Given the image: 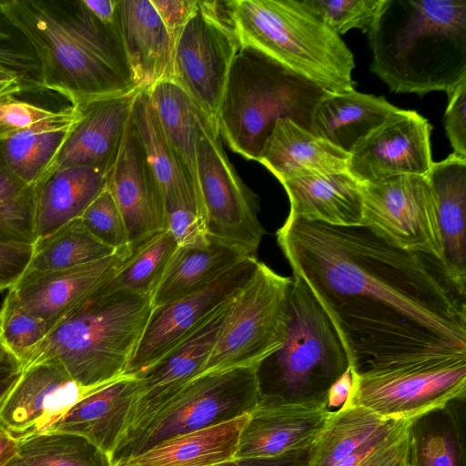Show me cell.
<instances>
[{
	"label": "cell",
	"mask_w": 466,
	"mask_h": 466,
	"mask_svg": "<svg viewBox=\"0 0 466 466\" xmlns=\"http://www.w3.org/2000/svg\"><path fill=\"white\" fill-rule=\"evenodd\" d=\"M276 235L335 328L351 374L466 360V293L438 258L366 225L288 216Z\"/></svg>",
	"instance_id": "6da1fadb"
},
{
	"label": "cell",
	"mask_w": 466,
	"mask_h": 466,
	"mask_svg": "<svg viewBox=\"0 0 466 466\" xmlns=\"http://www.w3.org/2000/svg\"><path fill=\"white\" fill-rule=\"evenodd\" d=\"M0 8L36 58L40 88L83 108L138 90L116 22L83 0H7Z\"/></svg>",
	"instance_id": "7a4b0ae2"
},
{
	"label": "cell",
	"mask_w": 466,
	"mask_h": 466,
	"mask_svg": "<svg viewBox=\"0 0 466 466\" xmlns=\"http://www.w3.org/2000/svg\"><path fill=\"white\" fill-rule=\"evenodd\" d=\"M368 33L370 71L392 92L448 94L466 80V0H384Z\"/></svg>",
	"instance_id": "3957f363"
},
{
	"label": "cell",
	"mask_w": 466,
	"mask_h": 466,
	"mask_svg": "<svg viewBox=\"0 0 466 466\" xmlns=\"http://www.w3.org/2000/svg\"><path fill=\"white\" fill-rule=\"evenodd\" d=\"M104 281L52 327L26 356L22 370L53 363L86 389L125 376L153 309L152 297L106 290Z\"/></svg>",
	"instance_id": "277c9868"
},
{
	"label": "cell",
	"mask_w": 466,
	"mask_h": 466,
	"mask_svg": "<svg viewBox=\"0 0 466 466\" xmlns=\"http://www.w3.org/2000/svg\"><path fill=\"white\" fill-rule=\"evenodd\" d=\"M224 5L240 47L266 56L326 91L354 89L353 54L302 1L232 0Z\"/></svg>",
	"instance_id": "5b68a950"
},
{
	"label": "cell",
	"mask_w": 466,
	"mask_h": 466,
	"mask_svg": "<svg viewBox=\"0 0 466 466\" xmlns=\"http://www.w3.org/2000/svg\"><path fill=\"white\" fill-rule=\"evenodd\" d=\"M349 370L327 313L305 281L292 274L284 340L255 365L260 402L329 408L330 390Z\"/></svg>",
	"instance_id": "8992f818"
},
{
	"label": "cell",
	"mask_w": 466,
	"mask_h": 466,
	"mask_svg": "<svg viewBox=\"0 0 466 466\" xmlns=\"http://www.w3.org/2000/svg\"><path fill=\"white\" fill-rule=\"evenodd\" d=\"M327 92L266 56L240 47L218 114L219 135L234 152L258 161L279 119H291L310 131L313 110Z\"/></svg>",
	"instance_id": "52a82bcc"
},
{
	"label": "cell",
	"mask_w": 466,
	"mask_h": 466,
	"mask_svg": "<svg viewBox=\"0 0 466 466\" xmlns=\"http://www.w3.org/2000/svg\"><path fill=\"white\" fill-rule=\"evenodd\" d=\"M290 283L291 277L258 261L235 296L202 373L255 366L279 348L286 334Z\"/></svg>",
	"instance_id": "ba28073f"
},
{
	"label": "cell",
	"mask_w": 466,
	"mask_h": 466,
	"mask_svg": "<svg viewBox=\"0 0 466 466\" xmlns=\"http://www.w3.org/2000/svg\"><path fill=\"white\" fill-rule=\"evenodd\" d=\"M220 137L218 124L205 116L196 147L201 218L210 238L257 258L266 233L258 198L238 177Z\"/></svg>",
	"instance_id": "9c48e42d"
},
{
	"label": "cell",
	"mask_w": 466,
	"mask_h": 466,
	"mask_svg": "<svg viewBox=\"0 0 466 466\" xmlns=\"http://www.w3.org/2000/svg\"><path fill=\"white\" fill-rule=\"evenodd\" d=\"M259 401L255 366L202 373L156 417L116 466L169 439L249 414Z\"/></svg>",
	"instance_id": "30bf717a"
},
{
	"label": "cell",
	"mask_w": 466,
	"mask_h": 466,
	"mask_svg": "<svg viewBox=\"0 0 466 466\" xmlns=\"http://www.w3.org/2000/svg\"><path fill=\"white\" fill-rule=\"evenodd\" d=\"M198 1L175 42L172 79L217 123L229 69L240 48L225 6Z\"/></svg>",
	"instance_id": "8fae6325"
},
{
	"label": "cell",
	"mask_w": 466,
	"mask_h": 466,
	"mask_svg": "<svg viewBox=\"0 0 466 466\" xmlns=\"http://www.w3.org/2000/svg\"><path fill=\"white\" fill-rule=\"evenodd\" d=\"M351 378L346 403L366 408L385 420H410L464 400L466 360L351 374Z\"/></svg>",
	"instance_id": "7c38bea8"
},
{
	"label": "cell",
	"mask_w": 466,
	"mask_h": 466,
	"mask_svg": "<svg viewBox=\"0 0 466 466\" xmlns=\"http://www.w3.org/2000/svg\"><path fill=\"white\" fill-rule=\"evenodd\" d=\"M234 298L136 376L137 387L126 428L110 456L113 466L184 387L202 373Z\"/></svg>",
	"instance_id": "4fadbf2b"
},
{
	"label": "cell",
	"mask_w": 466,
	"mask_h": 466,
	"mask_svg": "<svg viewBox=\"0 0 466 466\" xmlns=\"http://www.w3.org/2000/svg\"><path fill=\"white\" fill-rule=\"evenodd\" d=\"M360 191L364 225L401 248L441 260L435 200L426 176L360 183Z\"/></svg>",
	"instance_id": "5bb4252c"
},
{
	"label": "cell",
	"mask_w": 466,
	"mask_h": 466,
	"mask_svg": "<svg viewBox=\"0 0 466 466\" xmlns=\"http://www.w3.org/2000/svg\"><path fill=\"white\" fill-rule=\"evenodd\" d=\"M258 263L257 258H247L204 289L153 308L125 376L141 373L234 298L249 280Z\"/></svg>",
	"instance_id": "9a60e30c"
},
{
	"label": "cell",
	"mask_w": 466,
	"mask_h": 466,
	"mask_svg": "<svg viewBox=\"0 0 466 466\" xmlns=\"http://www.w3.org/2000/svg\"><path fill=\"white\" fill-rule=\"evenodd\" d=\"M431 129L416 111L398 108L355 145L348 172L359 183L399 175L426 176L433 164Z\"/></svg>",
	"instance_id": "2e32d148"
},
{
	"label": "cell",
	"mask_w": 466,
	"mask_h": 466,
	"mask_svg": "<svg viewBox=\"0 0 466 466\" xmlns=\"http://www.w3.org/2000/svg\"><path fill=\"white\" fill-rule=\"evenodd\" d=\"M98 389L82 387L53 363L28 366L0 398V423L16 441L46 433Z\"/></svg>",
	"instance_id": "e0dca14e"
},
{
	"label": "cell",
	"mask_w": 466,
	"mask_h": 466,
	"mask_svg": "<svg viewBox=\"0 0 466 466\" xmlns=\"http://www.w3.org/2000/svg\"><path fill=\"white\" fill-rule=\"evenodd\" d=\"M139 90L103 98L83 107L82 116L45 170L37 187L55 172L74 167H91L106 176L122 147L131 121L134 98Z\"/></svg>",
	"instance_id": "ac0fdd59"
},
{
	"label": "cell",
	"mask_w": 466,
	"mask_h": 466,
	"mask_svg": "<svg viewBox=\"0 0 466 466\" xmlns=\"http://www.w3.org/2000/svg\"><path fill=\"white\" fill-rule=\"evenodd\" d=\"M106 187L120 211L132 248L164 230V198L132 116L118 157L106 176Z\"/></svg>",
	"instance_id": "d6986e66"
},
{
	"label": "cell",
	"mask_w": 466,
	"mask_h": 466,
	"mask_svg": "<svg viewBox=\"0 0 466 466\" xmlns=\"http://www.w3.org/2000/svg\"><path fill=\"white\" fill-rule=\"evenodd\" d=\"M134 248L119 249L109 257L74 268L25 272L10 290L24 309L46 324L48 332L73 306L114 275Z\"/></svg>",
	"instance_id": "ffe728a7"
},
{
	"label": "cell",
	"mask_w": 466,
	"mask_h": 466,
	"mask_svg": "<svg viewBox=\"0 0 466 466\" xmlns=\"http://www.w3.org/2000/svg\"><path fill=\"white\" fill-rule=\"evenodd\" d=\"M331 413L329 408L259 401L242 429L235 458L271 457L309 445Z\"/></svg>",
	"instance_id": "44dd1931"
},
{
	"label": "cell",
	"mask_w": 466,
	"mask_h": 466,
	"mask_svg": "<svg viewBox=\"0 0 466 466\" xmlns=\"http://www.w3.org/2000/svg\"><path fill=\"white\" fill-rule=\"evenodd\" d=\"M116 24L138 88L172 78L175 40L151 0H118Z\"/></svg>",
	"instance_id": "7402d4cb"
},
{
	"label": "cell",
	"mask_w": 466,
	"mask_h": 466,
	"mask_svg": "<svg viewBox=\"0 0 466 466\" xmlns=\"http://www.w3.org/2000/svg\"><path fill=\"white\" fill-rule=\"evenodd\" d=\"M432 189L441 240V264L466 293V158L451 154L426 175Z\"/></svg>",
	"instance_id": "603a6c76"
},
{
	"label": "cell",
	"mask_w": 466,
	"mask_h": 466,
	"mask_svg": "<svg viewBox=\"0 0 466 466\" xmlns=\"http://www.w3.org/2000/svg\"><path fill=\"white\" fill-rule=\"evenodd\" d=\"M281 185L289 200V216L332 226L364 225L360 183L349 172H305Z\"/></svg>",
	"instance_id": "cb8c5ba5"
},
{
	"label": "cell",
	"mask_w": 466,
	"mask_h": 466,
	"mask_svg": "<svg viewBox=\"0 0 466 466\" xmlns=\"http://www.w3.org/2000/svg\"><path fill=\"white\" fill-rule=\"evenodd\" d=\"M137 380L122 376L86 395L47 432L82 436L110 458L126 428Z\"/></svg>",
	"instance_id": "d4e9b609"
},
{
	"label": "cell",
	"mask_w": 466,
	"mask_h": 466,
	"mask_svg": "<svg viewBox=\"0 0 466 466\" xmlns=\"http://www.w3.org/2000/svg\"><path fill=\"white\" fill-rule=\"evenodd\" d=\"M350 154L291 119H279L258 162L281 183L305 172H348Z\"/></svg>",
	"instance_id": "484cf974"
},
{
	"label": "cell",
	"mask_w": 466,
	"mask_h": 466,
	"mask_svg": "<svg viewBox=\"0 0 466 466\" xmlns=\"http://www.w3.org/2000/svg\"><path fill=\"white\" fill-rule=\"evenodd\" d=\"M398 107L383 96L358 92L327 94L316 105L310 132L347 152Z\"/></svg>",
	"instance_id": "4316f807"
},
{
	"label": "cell",
	"mask_w": 466,
	"mask_h": 466,
	"mask_svg": "<svg viewBox=\"0 0 466 466\" xmlns=\"http://www.w3.org/2000/svg\"><path fill=\"white\" fill-rule=\"evenodd\" d=\"M105 188L106 176L91 167H74L55 172L35 189L36 240L79 218Z\"/></svg>",
	"instance_id": "83f0119b"
},
{
	"label": "cell",
	"mask_w": 466,
	"mask_h": 466,
	"mask_svg": "<svg viewBox=\"0 0 466 466\" xmlns=\"http://www.w3.org/2000/svg\"><path fill=\"white\" fill-rule=\"evenodd\" d=\"M248 417L169 439L119 466H213L232 460Z\"/></svg>",
	"instance_id": "f1b7e54d"
},
{
	"label": "cell",
	"mask_w": 466,
	"mask_h": 466,
	"mask_svg": "<svg viewBox=\"0 0 466 466\" xmlns=\"http://www.w3.org/2000/svg\"><path fill=\"white\" fill-rule=\"evenodd\" d=\"M131 116L160 187L165 211L177 205H187L200 217L195 190L166 139L147 89L137 93Z\"/></svg>",
	"instance_id": "f546056e"
},
{
	"label": "cell",
	"mask_w": 466,
	"mask_h": 466,
	"mask_svg": "<svg viewBox=\"0 0 466 466\" xmlns=\"http://www.w3.org/2000/svg\"><path fill=\"white\" fill-rule=\"evenodd\" d=\"M247 258L238 248L212 238L204 248L177 247L152 295V307L204 289Z\"/></svg>",
	"instance_id": "4dcf8cb0"
},
{
	"label": "cell",
	"mask_w": 466,
	"mask_h": 466,
	"mask_svg": "<svg viewBox=\"0 0 466 466\" xmlns=\"http://www.w3.org/2000/svg\"><path fill=\"white\" fill-rule=\"evenodd\" d=\"M147 90L166 139L195 190L201 218L196 147L206 116L172 78L164 79Z\"/></svg>",
	"instance_id": "1f68e13d"
},
{
	"label": "cell",
	"mask_w": 466,
	"mask_h": 466,
	"mask_svg": "<svg viewBox=\"0 0 466 466\" xmlns=\"http://www.w3.org/2000/svg\"><path fill=\"white\" fill-rule=\"evenodd\" d=\"M82 114V108L72 106L70 112L62 118L35 126L0 141L4 159L15 177L35 190Z\"/></svg>",
	"instance_id": "d6a6232c"
},
{
	"label": "cell",
	"mask_w": 466,
	"mask_h": 466,
	"mask_svg": "<svg viewBox=\"0 0 466 466\" xmlns=\"http://www.w3.org/2000/svg\"><path fill=\"white\" fill-rule=\"evenodd\" d=\"M454 401L411 420L409 466H465L464 431Z\"/></svg>",
	"instance_id": "836d02e7"
},
{
	"label": "cell",
	"mask_w": 466,
	"mask_h": 466,
	"mask_svg": "<svg viewBox=\"0 0 466 466\" xmlns=\"http://www.w3.org/2000/svg\"><path fill=\"white\" fill-rule=\"evenodd\" d=\"M394 420L346 402L332 413L313 442L308 466H332L355 452Z\"/></svg>",
	"instance_id": "e575fe53"
},
{
	"label": "cell",
	"mask_w": 466,
	"mask_h": 466,
	"mask_svg": "<svg viewBox=\"0 0 466 466\" xmlns=\"http://www.w3.org/2000/svg\"><path fill=\"white\" fill-rule=\"evenodd\" d=\"M116 251L96 238L77 218L35 242L33 255L25 272L82 266L109 257Z\"/></svg>",
	"instance_id": "d590c367"
},
{
	"label": "cell",
	"mask_w": 466,
	"mask_h": 466,
	"mask_svg": "<svg viewBox=\"0 0 466 466\" xmlns=\"http://www.w3.org/2000/svg\"><path fill=\"white\" fill-rule=\"evenodd\" d=\"M177 248L167 230L135 247L126 263L102 283L106 290H128L152 297Z\"/></svg>",
	"instance_id": "8d00e7d4"
},
{
	"label": "cell",
	"mask_w": 466,
	"mask_h": 466,
	"mask_svg": "<svg viewBox=\"0 0 466 466\" xmlns=\"http://www.w3.org/2000/svg\"><path fill=\"white\" fill-rule=\"evenodd\" d=\"M17 449L27 466H113L107 454L76 434L43 433L17 441Z\"/></svg>",
	"instance_id": "74e56055"
},
{
	"label": "cell",
	"mask_w": 466,
	"mask_h": 466,
	"mask_svg": "<svg viewBox=\"0 0 466 466\" xmlns=\"http://www.w3.org/2000/svg\"><path fill=\"white\" fill-rule=\"evenodd\" d=\"M35 190L7 167L0 144V241L35 244Z\"/></svg>",
	"instance_id": "f35d334b"
},
{
	"label": "cell",
	"mask_w": 466,
	"mask_h": 466,
	"mask_svg": "<svg viewBox=\"0 0 466 466\" xmlns=\"http://www.w3.org/2000/svg\"><path fill=\"white\" fill-rule=\"evenodd\" d=\"M46 334V324L24 309L9 289L0 308V339L22 365Z\"/></svg>",
	"instance_id": "ab89813d"
},
{
	"label": "cell",
	"mask_w": 466,
	"mask_h": 466,
	"mask_svg": "<svg viewBox=\"0 0 466 466\" xmlns=\"http://www.w3.org/2000/svg\"><path fill=\"white\" fill-rule=\"evenodd\" d=\"M339 35L351 29L369 32L384 0H303Z\"/></svg>",
	"instance_id": "60d3db41"
},
{
	"label": "cell",
	"mask_w": 466,
	"mask_h": 466,
	"mask_svg": "<svg viewBox=\"0 0 466 466\" xmlns=\"http://www.w3.org/2000/svg\"><path fill=\"white\" fill-rule=\"evenodd\" d=\"M79 218L96 238L114 250L131 247L123 218L106 187L91 202Z\"/></svg>",
	"instance_id": "b9f144b4"
},
{
	"label": "cell",
	"mask_w": 466,
	"mask_h": 466,
	"mask_svg": "<svg viewBox=\"0 0 466 466\" xmlns=\"http://www.w3.org/2000/svg\"><path fill=\"white\" fill-rule=\"evenodd\" d=\"M72 108L51 110L19 100L15 95L0 98V141L35 126L66 116Z\"/></svg>",
	"instance_id": "7bdbcfd3"
},
{
	"label": "cell",
	"mask_w": 466,
	"mask_h": 466,
	"mask_svg": "<svg viewBox=\"0 0 466 466\" xmlns=\"http://www.w3.org/2000/svg\"><path fill=\"white\" fill-rule=\"evenodd\" d=\"M0 64L18 72L35 89H40L35 56L22 35L0 8Z\"/></svg>",
	"instance_id": "ee69618b"
},
{
	"label": "cell",
	"mask_w": 466,
	"mask_h": 466,
	"mask_svg": "<svg viewBox=\"0 0 466 466\" xmlns=\"http://www.w3.org/2000/svg\"><path fill=\"white\" fill-rule=\"evenodd\" d=\"M164 229L178 248H204L210 243L201 218L187 205H177L165 211Z\"/></svg>",
	"instance_id": "f6af8a7d"
},
{
	"label": "cell",
	"mask_w": 466,
	"mask_h": 466,
	"mask_svg": "<svg viewBox=\"0 0 466 466\" xmlns=\"http://www.w3.org/2000/svg\"><path fill=\"white\" fill-rule=\"evenodd\" d=\"M411 420H402L356 466H409Z\"/></svg>",
	"instance_id": "bcb514c9"
},
{
	"label": "cell",
	"mask_w": 466,
	"mask_h": 466,
	"mask_svg": "<svg viewBox=\"0 0 466 466\" xmlns=\"http://www.w3.org/2000/svg\"><path fill=\"white\" fill-rule=\"evenodd\" d=\"M444 127L453 154L466 158V80L448 93Z\"/></svg>",
	"instance_id": "7dc6e473"
},
{
	"label": "cell",
	"mask_w": 466,
	"mask_h": 466,
	"mask_svg": "<svg viewBox=\"0 0 466 466\" xmlns=\"http://www.w3.org/2000/svg\"><path fill=\"white\" fill-rule=\"evenodd\" d=\"M34 251L33 244L0 241V291L13 288L23 276Z\"/></svg>",
	"instance_id": "c3c4849f"
},
{
	"label": "cell",
	"mask_w": 466,
	"mask_h": 466,
	"mask_svg": "<svg viewBox=\"0 0 466 466\" xmlns=\"http://www.w3.org/2000/svg\"><path fill=\"white\" fill-rule=\"evenodd\" d=\"M167 31L177 40L183 27L195 14L198 0H151Z\"/></svg>",
	"instance_id": "681fc988"
},
{
	"label": "cell",
	"mask_w": 466,
	"mask_h": 466,
	"mask_svg": "<svg viewBox=\"0 0 466 466\" xmlns=\"http://www.w3.org/2000/svg\"><path fill=\"white\" fill-rule=\"evenodd\" d=\"M312 445L313 443L271 457L234 458L213 466H308Z\"/></svg>",
	"instance_id": "f907efd6"
},
{
	"label": "cell",
	"mask_w": 466,
	"mask_h": 466,
	"mask_svg": "<svg viewBox=\"0 0 466 466\" xmlns=\"http://www.w3.org/2000/svg\"><path fill=\"white\" fill-rule=\"evenodd\" d=\"M402 420H393L369 441L363 443L355 452L332 466H356L363 457L388 434H390Z\"/></svg>",
	"instance_id": "816d5d0a"
},
{
	"label": "cell",
	"mask_w": 466,
	"mask_h": 466,
	"mask_svg": "<svg viewBox=\"0 0 466 466\" xmlns=\"http://www.w3.org/2000/svg\"><path fill=\"white\" fill-rule=\"evenodd\" d=\"M91 13L101 22L111 25L116 22L118 0H83Z\"/></svg>",
	"instance_id": "f5cc1de1"
},
{
	"label": "cell",
	"mask_w": 466,
	"mask_h": 466,
	"mask_svg": "<svg viewBox=\"0 0 466 466\" xmlns=\"http://www.w3.org/2000/svg\"><path fill=\"white\" fill-rule=\"evenodd\" d=\"M22 370L21 360L0 339V380L18 374Z\"/></svg>",
	"instance_id": "db71d44e"
},
{
	"label": "cell",
	"mask_w": 466,
	"mask_h": 466,
	"mask_svg": "<svg viewBox=\"0 0 466 466\" xmlns=\"http://www.w3.org/2000/svg\"><path fill=\"white\" fill-rule=\"evenodd\" d=\"M351 373L349 370L332 387L329 397V408L342 406L346 401L351 387Z\"/></svg>",
	"instance_id": "11a10c76"
},
{
	"label": "cell",
	"mask_w": 466,
	"mask_h": 466,
	"mask_svg": "<svg viewBox=\"0 0 466 466\" xmlns=\"http://www.w3.org/2000/svg\"><path fill=\"white\" fill-rule=\"evenodd\" d=\"M18 457L17 441L0 423V466Z\"/></svg>",
	"instance_id": "9f6ffc18"
},
{
	"label": "cell",
	"mask_w": 466,
	"mask_h": 466,
	"mask_svg": "<svg viewBox=\"0 0 466 466\" xmlns=\"http://www.w3.org/2000/svg\"><path fill=\"white\" fill-rule=\"evenodd\" d=\"M7 83H21L27 88V90H31L33 88L18 72L0 64V85Z\"/></svg>",
	"instance_id": "6f0895ef"
},
{
	"label": "cell",
	"mask_w": 466,
	"mask_h": 466,
	"mask_svg": "<svg viewBox=\"0 0 466 466\" xmlns=\"http://www.w3.org/2000/svg\"><path fill=\"white\" fill-rule=\"evenodd\" d=\"M27 88L21 83H7L0 85V98L19 94Z\"/></svg>",
	"instance_id": "680465c9"
},
{
	"label": "cell",
	"mask_w": 466,
	"mask_h": 466,
	"mask_svg": "<svg viewBox=\"0 0 466 466\" xmlns=\"http://www.w3.org/2000/svg\"><path fill=\"white\" fill-rule=\"evenodd\" d=\"M18 374L14 375L5 380H0V398L5 394V392L8 390V388L12 385V383L15 381V380L16 379Z\"/></svg>",
	"instance_id": "91938a15"
},
{
	"label": "cell",
	"mask_w": 466,
	"mask_h": 466,
	"mask_svg": "<svg viewBox=\"0 0 466 466\" xmlns=\"http://www.w3.org/2000/svg\"><path fill=\"white\" fill-rule=\"evenodd\" d=\"M5 466H27L25 463H24L18 457L12 460L10 462H8Z\"/></svg>",
	"instance_id": "94428289"
}]
</instances>
